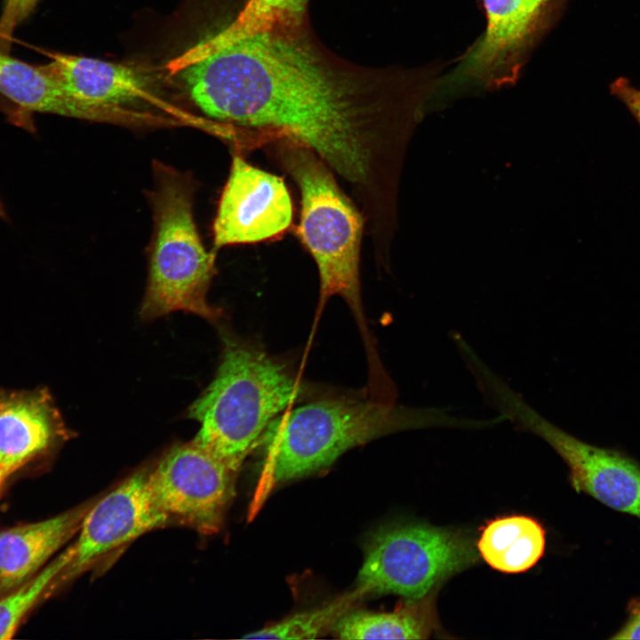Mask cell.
Here are the masks:
<instances>
[{"mask_svg": "<svg viewBox=\"0 0 640 640\" xmlns=\"http://www.w3.org/2000/svg\"><path fill=\"white\" fill-rule=\"evenodd\" d=\"M175 75L193 104L232 132L237 149L301 143L346 185L369 230L396 219L421 101L413 76L340 58L308 22L240 40Z\"/></svg>", "mask_w": 640, "mask_h": 640, "instance_id": "1", "label": "cell"}, {"mask_svg": "<svg viewBox=\"0 0 640 640\" xmlns=\"http://www.w3.org/2000/svg\"><path fill=\"white\" fill-rule=\"evenodd\" d=\"M432 426L463 427L468 420L434 408L350 399L320 401L284 411L261 437L266 452L264 492L322 469L346 451L380 436Z\"/></svg>", "mask_w": 640, "mask_h": 640, "instance_id": "2", "label": "cell"}, {"mask_svg": "<svg viewBox=\"0 0 640 640\" xmlns=\"http://www.w3.org/2000/svg\"><path fill=\"white\" fill-rule=\"evenodd\" d=\"M215 378L188 417L201 428L194 440L237 471L270 422L300 396L285 368L259 348L228 335Z\"/></svg>", "mask_w": 640, "mask_h": 640, "instance_id": "3", "label": "cell"}, {"mask_svg": "<svg viewBox=\"0 0 640 640\" xmlns=\"http://www.w3.org/2000/svg\"><path fill=\"white\" fill-rule=\"evenodd\" d=\"M153 173L154 229L140 316L151 320L181 310L215 322L220 310L207 301L215 254L205 249L196 224L194 179L159 161L153 164Z\"/></svg>", "mask_w": 640, "mask_h": 640, "instance_id": "4", "label": "cell"}, {"mask_svg": "<svg viewBox=\"0 0 640 640\" xmlns=\"http://www.w3.org/2000/svg\"><path fill=\"white\" fill-rule=\"evenodd\" d=\"M273 145L300 192L297 234L316 264L321 306L340 296L364 324L359 276L363 215L312 149L291 140Z\"/></svg>", "mask_w": 640, "mask_h": 640, "instance_id": "5", "label": "cell"}, {"mask_svg": "<svg viewBox=\"0 0 640 640\" xmlns=\"http://www.w3.org/2000/svg\"><path fill=\"white\" fill-rule=\"evenodd\" d=\"M477 561L468 534L421 524L376 529L364 543L356 588L369 595L416 600Z\"/></svg>", "mask_w": 640, "mask_h": 640, "instance_id": "6", "label": "cell"}, {"mask_svg": "<svg viewBox=\"0 0 640 640\" xmlns=\"http://www.w3.org/2000/svg\"><path fill=\"white\" fill-rule=\"evenodd\" d=\"M484 396L520 428L546 441L569 469V481L582 492L616 511L640 519V464L628 454L588 444L559 428L532 409L500 378L492 380Z\"/></svg>", "mask_w": 640, "mask_h": 640, "instance_id": "7", "label": "cell"}, {"mask_svg": "<svg viewBox=\"0 0 640 640\" xmlns=\"http://www.w3.org/2000/svg\"><path fill=\"white\" fill-rule=\"evenodd\" d=\"M236 472L192 440L172 447L148 469V486L170 524L207 535L220 527L234 494Z\"/></svg>", "mask_w": 640, "mask_h": 640, "instance_id": "8", "label": "cell"}, {"mask_svg": "<svg viewBox=\"0 0 640 640\" xmlns=\"http://www.w3.org/2000/svg\"><path fill=\"white\" fill-rule=\"evenodd\" d=\"M169 524L151 496L148 469L133 473L89 508L76 541L68 548L69 561L51 589L79 576L100 559L144 533Z\"/></svg>", "mask_w": 640, "mask_h": 640, "instance_id": "9", "label": "cell"}, {"mask_svg": "<svg viewBox=\"0 0 640 640\" xmlns=\"http://www.w3.org/2000/svg\"><path fill=\"white\" fill-rule=\"evenodd\" d=\"M292 214L283 179L236 151L212 226L214 249L276 238L290 228Z\"/></svg>", "mask_w": 640, "mask_h": 640, "instance_id": "10", "label": "cell"}, {"mask_svg": "<svg viewBox=\"0 0 640 640\" xmlns=\"http://www.w3.org/2000/svg\"><path fill=\"white\" fill-rule=\"evenodd\" d=\"M45 65L72 96L92 103L134 108L154 105L185 124L195 117L174 108L155 92L151 78L141 69L67 53H50Z\"/></svg>", "mask_w": 640, "mask_h": 640, "instance_id": "11", "label": "cell"}, {"mask_svg": "<svg viewBox=\"0 0 640 640\" xmlns=\"http://www.w3.org/2000/svg\"><path fill=\"white\" fill-rule=\"evenodd\" d=\"M65 435L46 391H0V483Z\"/></svg>", "mask_w": 640, "mask_h": 640, "instance_id": "12", "label": "cell"}, {"mask_svg": "<svg viewBox=\"0 0 640 640\" xmlns=\"http://www.w3.org/2000/svg\"><path fill=\"white\" fill-rule=\"evenodd\" d=\"M0 94L28 111L120 124L121 108L88 102L69 94L48 68L14 59L0 50Z\"/></svg>", "mask_w": 640, "mask_h": 640, "instance_id": "13", "label": "cell"}, {"mask_svg": "<svg viewBox=\"0 0 640 640\" xmlns=\"http://www.w3.org/2000/svg\"><path fill=\"white\" fill-rule=\"evenodd\" d=\"M94 502V501H93ZM92 503L0 532V596L31 578L78 532Z\"/></svg>", "mask_w": 640, "mask_h": 640, "instance_id": "14", "label": "cell"}, {"mask_svg": "<svg viewBox=\"0 0 640 640\" xmlns=\"http://www.w3.org/2000/svg\"><path fill=\"white\" fill-rule=\"evenodd\" d=\"M486 14L484 35L457 68L453 80H501L531 33L536 19L526 0H483Z\"/></svg>", "mask_w": 640, "mask_h": 640, "instance_id": "15", "label": "cell"}, {"mask_svg": "<svg viewBox=\"0 0 640 640\" xmlns=\"http://www.w3.org/2000/svg\"><path fill=\"white\" fill-rule=\"evenodd\" d=\"M308 0H244L234 18L212 36L194 44L170 60L179 71L214 52L247 37L282 27L308 22Z\"/></svg>", "mask_w": 640, "mask_h": 640, "instance_id": "16", "label": "cell"}, {"mask_svg": "<svg viewBox=\"0 0 640 640\" xmlns=\"http://www.w3.org/2000/svg\"><path fill=\"white\" fill-rule=\"evenodd\" d=\"M546 531L535 518L510 515L489 520L480 530L476 549L492 569L520 573L532 568L543 556Z\"/></svg>", "mask_w": 640, "mask_h": 640, "instance_id": "17", "label": "cell"}, {"mask_svg": "<svg viewBox=\"0 0 640 640\" xmlns=\"http://www.w3.org/2000/svg\"><path fill=\"white\" fill-rule=\"evenodd\" d=\"M435 591L390 612H348L334 626L341 639H426L438 628Z\"/></svg>", "mask_w": 640, "mask_h": 640, "instance_id": "18", "label": "cell"}, {"mask_svg": "<svg viewBox=\"0 0 640 640\" xmlns=\"http://www.w3.org/2000/svg\"><path fill=\"white\" fill-rule=\"evenodd\" d=\"M367 595L356 588L332 602L314 609L299 612L260 630L243 636L250 639H313L334 628L349 612L354 604Z\"/></svg>", "mask_w": 640, "mask_h": 640, "instance_id": "19", "label": "cell"}, {"mask_svg": "<svg viewBox=\"0 0 640 640\" xmlns=\"http://www.w3.org/2000/svg\"><path fill=\"white\" fill-rule=\"evenodd\" d=\"M69 558L70 554L67 548L31 578L0 596V640L13 636L22 619L43 594L50 590L54 580Z\"/></svg>", "mask_w": 640, "mask_h": 640, "instance_id": "20", "label": "cell"}, {"mask_svg": "<svg viewBox=\"0 0 640 640\" xmlns=\"http://www.w3.org/2000/svg\"><path fill=\"white\" fill-rule=\"evenodd\" d=\"M4 9L0 18V43L6 45L13 29L34 11L37 0H3Z\"/></svg>", "mask_w": 640, "mask_h": 640, "instance_id": "21", "label": "cell"}, {"mask_svg": "<svg viewBox=\"0 0 640 640\" xmlns=\"http://www.w3.org/2000/svg\"><path fill=\"white\" fill-rule=\"evenodd\" d=\"M610 89L612 94L623 103L640 127V89L623 77L612 82Z\"/></svg>", "mask_w": 640, "mask_h": 640, "instance_id": "22", "label": "cell"}, {"mask_svg": "<svg viewBox=\"0 0 640 640\" xmlns=\"http://www.w3.org/2000/svg\"><path fill=\"white\" fill-rule=\"evenodd\" d=\"M626 611L624 622L610 639H640V596L630 599Z\"/></svg>", "mask_w": 640, "mask_h": 640, "instance_id": "23", "label": "cell"}, {"mask_svg": "<svg viewBox=\"0 0 640 640\" xmlns=\"http://www.w3.org/2000/svg\"><path fill=\"white\" fill-rule=\"evenodd\" d=\"M548 0H526L527 8L530 13L537 19L540 8L546 4Z\"/></svg>", "mask_w": 640, "mask_h": 640, "instance_id": "24", "label": "cell"}, {"mask_svg": "<svg viewBox=\"0 0 640 640\" xmlns=\"http://www.w3.org/2000/svg\"><path fill=\"white\" fill-rule=\"evenodd\" d=\"M4 212L3 207L0 204V216H4Z\"/></svg>", "mask_w": 640, "mask_h": 640, "instance_id": "25", "label": "cell"}, {"mask_svg": "<svg viewBox=\"0 0 640 640\" xmlns=\"http://www.w3.org/2000/svg\"><path fill=\"white\" fill-rule=\"evenodd\" d=\"M2 484H3L0 483V488H1Z\"/></svg>", "mask_w": 640, "mask_h": 640, "instance_id": "26", "label": "cell"}]
</instances>
